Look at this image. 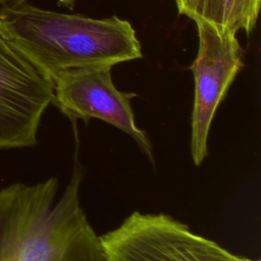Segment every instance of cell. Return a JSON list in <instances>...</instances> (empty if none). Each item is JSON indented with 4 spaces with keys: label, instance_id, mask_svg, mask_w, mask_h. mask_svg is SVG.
Returning <instances> with one entry per match:
<instances>
[{
    "label": "cell",
    "instance_id": "1",
    "mask_svg": "<svg viewBox=\"0 0 261 261\" xmlns=\"http://www.w3.org/2000/svg\"><path fill=\"white\" fill-rule=\"evenodd\" d=\"M74 166L58 196L56 177L0 190V261H105L100 238L81 202Z\"/></svg>",
    "mask_w": 261,
    "mask_h": 261
},
{
    "label": "cell",
    "instance_id": "2",
    "mask_svg": "<svg viewBox=\"0 0 261 261\" xmlns=\"http://www.w3.org/2000/svg\"><path fill=\"white\" fill-rule=\"evenodd\" d=\"M0 30L50 80L72 68L112 67L142 57L132 23L116 15L92 18L43 9L28 0H7L0 4Z\"/></svg>",
    "mask_w": 261,
    "mask_h": 261
},
{
    "label": "cell",
    "instance_id": "3",
    "mask_svg": "<svg viewBox=\"0 0 261 261\" xmlns=\"http://www.w3.org/2000/svg\"><path fill=\"white\" fill-rule=\"evenodd\" d=\"M105 261H250L165 213L134 211L101 236Z\"/></svg>",
    "mask_w": 261,
    "mask_h": 261
},
{
    "label": "cell",
    "instance_id": "4",
    "mask_svg": "<svg viewBox=\"0 0 261 261\" xmlns=\"http://www.w3.org/2000/svg\"><path fill=\"white\" fill-rule=\"evenodd\" d=\"M199 47L190 66L194 76L190 150L199 166L208 155V138L216 110L244 66L237 35L212 23L195 20Z\"/></svg>",
    "mask_w": 261,
    "mask_h": 261
},
{
    "label": "cell",
    "instance_id": "5",
    "mask_svg": "<svg viewBox=\"0 0 261 261\" xmlns=\"http://www.w3.org/2000/svg\"><path fill=\"white\" fill-rule=\"evenodd\" d=\"M53 82L39 71L0 30V151L33 147Z\"/></svg>",
    "mask_w": 261,
    "mask_h": 261
},
{
    "label": "cell",
    "instance_id": "6",
    "mask_svg": "<svg viewBox=\"0 0 261 261\" xmlns=\"http://www.w3.org/2000/svg\"><path fill=\"white\" fill-rule=\"evenodd\" d=\"M109 66H89L62 71L52 79L53 104L68 118L101 119L129 136L154 163L148 134L135 120L132 99L137 95L119 91Z\"/></svg>",
    "mask_w": 261,
    "mask_h": 261
},
{
    "label": "cell",
    "instance_id": "7",
    "mask_svg": "<svg viewBox=\"0 0 261 261\" xmlns=\"http://www.w3.org/2000/svg\"><path fill=\"white\" fill-rule=\"evenodd\" d=\"M177 12L220 29L250 35L259 16L261 0H175Z\"/></svg>",
    "mask_w": 261,
    "mask_h": 261
},
{
    "label": "cell",
    "instance_id": "8",
    "mask_svg": "<svg viewBox=\"0 0 261 261\" xmlns=\"http://www.w3.org/2000/svg\"><path fill=\"white\" fill-rule=\"evenodd\" d=\"M76 0H57L59 5H63V6H71Z\"/></svg>",
    "mask_w": 261,
    "mask_h": 261
},
{
    "label": "cell",
    "instance_id": "9",
    "mask_svg": "<svg viewBox=\"0 0 261 261\" xmlns=\"http://www.w3.org/2000/svg\"><path fill=\"white\" fill-rule=\"evenodd\" d=\"M250 261H260V260H258V259H251Z\"/></svg>",
    "mask_w": 261,
    "mask_h": 261
},
{
    "label": "cell",
    "instance_id": "10",
    "mask_svg": "<svg viewBox=\"0 0 261 261\" xmlns=\"http://www.w3.org/2000/svg\"><path fill=\"white\" fill-rule=\"evenodd\" d=\"M5 1H7V0H0V4L3 3V2H5Z\"/></svg>",
    "mask_w": 261,
    "mask_h": 261
}]
</instances>
